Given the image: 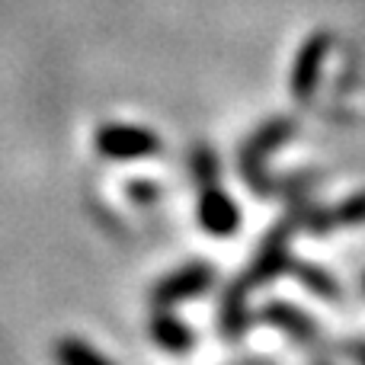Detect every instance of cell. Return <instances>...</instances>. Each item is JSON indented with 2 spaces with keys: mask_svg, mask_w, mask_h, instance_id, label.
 Masks as SVG:
<instances>
[{
  "mask_svg": "<svg viewBox=\"0 0 365 365\" xmlns=\"http://www.w3.org/2000/svg\"><path fill=\"white\" fill-rule=\"evenodd\" d=\"M295 132H298L295 119H272V122H266L263 128H257V132L244 141L240 158H237V167H240L244 182L257 195H269V192H276L279 189V182H272L269 173H266V158H269L276 148H282L285 141L295 138Z\"/></svg>",
  "mask_w": 365,
  "mask_h": 365,
  "instance_id": "6da1fadb",
  "label": "cell"
},
{
  "mask_svg": "<svg viewBox=\"0 0 365 365\" xmlns=\"http://www.w3.org/2000/svg\"><path fill=\"white\" fill-rule=\"evenodd\" d=\"M93 148L100 158H109V160H145L160 154V138L145 125L103 122L93 132Z\"/></svg>",
  "mask_w": 365,
  "mask_h": 365,
  "instance_id": "7a4b0ae2",
  "label": "cell"
},
{
  "mask_svg": "<svg viewBox=\"0 0 365 365\" xmlns=\"http://www.w3.org/2000/svg\"><path fill=\"white\" fill-rule=\"evenodd\" d=\"M295 218H285V221H279L276 227H272L269 234L263 237V244H259V250H257V257H253V266L247 269V282H250V289L253 285H266V282H272L276 276H282L285 269H292V250H289V237L295 234Z\"/></svg>",
  "mask_w": 365,
  "mask_h": 365,
  "instance_id": "3957f363",
  "label": "cell"
},
{
  "mask_svg": "<svg viewBox=\"0 0 365 365\" xmlns=\"http://www.w3.org/2000/svg\"><path fill=\"white\" fill-rule=\"evenodd\" d=\"M330 45H334L330 32H314V36H308L302 42V48H298V55H295V64H292V77H289L292 96H295L298 103H311V100H314Z\"/></svg>",
  "mask_w": 365,
  "mask_h": 365,
  "instance_id": "277c9868",
  "label": "cell"
},
{
  "mask_svg": "<svg viewBox=\"0 0 365 365\" xmlns=\"http://www.w3.org/2000/svg\"><path fill=\"white\" fill-rule=\"evenodd\" d=\"M212 279H215V269L205 263L180 266V269H173L170 276H164L154 285L151 302L158 304V308H173V304H182V302H189V298L208 292L212 289Z\"/></svg>",
  "mask_w": 365,
  "mask_h": 365,
  "instance_id": "5b68a950",
  "label": "cell"
},
{
  "mask_svg": "<svg viewBox=\"0 0 365 365\" xmlns=\"http://www.w3.org/2000/svg\"><path fill=\"white\" fill-rule=\"evenodd\" d=\"M195 215H199L202 231H208L212 237H231V234L240 227L237 202H234L227 192H221L218 186H205V189H202Z\"/></svg>",
  "mask_w": 365,
  "mask_h": 365,
  "instance_id": "8992f818",
  "label": "cell"
},
{
  "mask_svg": "<svg viewBox=\"0 0 365 365\" xmlns=\"http://www.w3.org/2000/svg\"><path fill=\"white\" fill-rule=\"evenodd\" d=\"M259 321H266L269 327L282 330L285 336H292L295 343H304V346H314L317 343V324L289 302H269L263 311H259Z\"/></svg>",
  "mask_w": 365,
  "mask_h": 365,
  "instance_id": "52a82bcc",
  "label": "cell"
},
{
  "mask_svg": "<svg viewBox=\"0 0 365 365\" xmlns=\"http://www.w3.org/2000/svg\"><path fill=\"white\" fill-rule=\"evenodd\" d=\"M247 292H250V282H234L225 289V298H221V330L225 336H244L247 334V324H250V308H247Z\"/></svg>",
  "mask_w": 365,
  "mask_h": 365,
  "instance_id": "ba28073f",
  "label": "cell"
},
{
  "mask_svg": "<svg viewBox=\"0 0 365 365\" xmlns=\"http://www.w3.org/2000/svg\"><path fill=\"white\" fill-rule=\"evenodd\" d=\"M151 340L167 353H186V349H192L195 336L177 314H170V308H160L151 317Z\"/></svg>",
  "mask_w": 365,
  "mask_h": 365,
  "instance_id": "9c48e42d",
  "label": "cell"
},
{
  "mask_svg": "<svg viewBox=\"0 0 365 365\" xmlns=\"http://www.w3.org/2000/svg\"><path fill=\"white\" fill-rule=\"evenodd\" d=\"M55 362L58 365H113L96 346L77 336H64L55 343Z\"/></svg>",
  "mask_w": 365,
  "mask_h": 365,
  "instance_id": "30bf717a",
  "label": "cell"
},
{
  "mask_svg": "<svg viewBox=\"0 0 365 365\" xmlns=\"http://www.w3.org/2000/svg\"><path fill=\"white\" fill-rule=\"evenodd\" d=\"M292 272L298 276V282L304 285V289H311L317 298H340V282H336L334 276H330L327 269H321V266L314 263H292Z\"/></svg>",
  "mask_w": 365,
  "mask_h": 365,
  "instance_id": "8fae6325",
  "label": "cell"
},
{
  "mask_svg": "<svg viewBox=\"0 0 365 365\" xmlns=\"http://www.w3.org/2000/svg\"><path fill=\"white\" fill-rule=\"evenodd\" d=\"M189 173H192V180L199 189L218 186V173H221L218 154H215L208 145H195L192 151H189Z\"/></svg>",
  "mask_w": 365,
  "mask_h": 365,
  "instance_id": "7c38bea8",
  "label": "cell"
},
{
  "mask_svg": "<svg viewBox=\"0 0 365 365\" xmlns=\"http://www.w3.org/2000/svg\"><path fill=\"white\" fill-rule=\"evenodd\" d=\"M125 192H128V199H132L135 205H151V202L160 199V186H154L151 180H135V182H128Z\"/></svg>",
  "mask_w": 365,
  "mask_h": 365,
  "instance_id": "4fadbf2b",
  "label": "cell"
},
{
  "mask_svg": "<svg viewBox=\"0 0 365 365\" xmlns=\"http://www.w3.org/2000/svg\"><path fill=\"white\" fill-rule=\"evenodd\" d=\"M359 365H365V346L359 349Z\"/></svg>",
  "mask_w": 365,
  "mask_h": 365,
  "instance_id": "5bb4252c",
  "label": "cell"
},
{
  "mask_svg": "<svg viewBox=\"0 0 365 365\" xmlns=\"http://www.w3.org/2000/svg\"><path fill=\"white\" fill-rule=\"evenodd\" d=\"M362 285H365V282H362Z\"/></svg>",
  "mask_w": 365,
  "mask_h": 365,
  "instance_id": "9a60e30c",
  "label": "cell"
}]
</instances>
